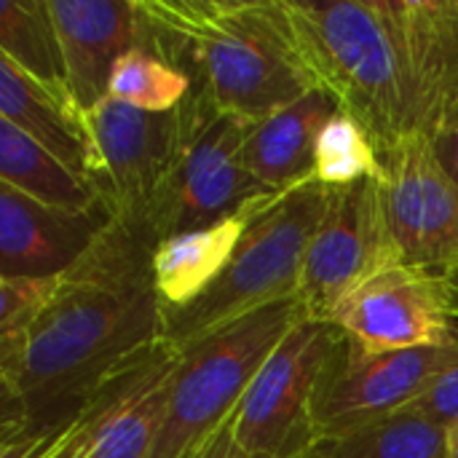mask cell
<instances>
[{"instance_id": "obj_1", "label": "cell", "mask_w": 458, "mask_h": 458, "mask_svg": "<svg viewBox=\"0 0 458 458\" xmlns=\"http://www.w3.org/2000/svg\"><path fill=\"white\" fill-rule=\"evenodd\" d=\"M156 247L158 236L145 217L115 215L59 276L24 349L0 368V458H51L89 392L164 338Z\"/></svg>"}, {"instance_id": "obj_2", "label": "cell", "mask_w": 458, "mask_h": 458, "mask_svg": "<svg viewBox=\"0 0 458 458\" xmlns=\"http://www.w3.org/2000/svg\"><path fill=\"white\" fill-rule=\"evenodd\" d=\"M140 48L217 110L263 121L319 89L284 0H137Z\"/></svg>"}, {"instance_id": "obj_3", "label": "cell", "mask_w": 458, "mask_h": 458, "mask_svg": "<svg viewBox=\"0 0 458 458\" xmlns=\"http://www.w3.org/2000/svg\"><path fill=\"white\" fill-rule=\"evenodd\" d=\"M284 5L317 83L365 126L376 150L424 131L427 105L394 0H284Z\"/></svg>"}, {"instance_id": "obj_4", "label": "cell", "mask_w": 458, "mask_h": 458, "mask_svg": "<svg viewBox=\"0 0 458 458\" xmlns=\"http://www.w3.org/2000/svg\"><path fill=\"white\" fill-rule=\"evenodd\" d=\"M327 199L330 188L319 180H306L258 201L247 215L233 258L209 290L185 309L164 314V338L182 352L233 319L301 298L306 252Z\"/></svg>"}, {"instance_id": "obj_5", "label": "cell", "mask_w": 458, "mask_h": 458, "mask_svg": "<svg viewBox=\"0 0 458 458\" xmlns=\"http://www.w3.org/2000/svg\"><path fill=\"white\" fill-rule=\"evenodd\" d=\"M309 317L290 298L233 319L180 352L164 427L148 458H188L228 424L279 341Z\"/></svg>"}, {"instance_id": "obj_6", "label": "cell", "mask_w": 458, "mask_h": 458, "mask_svg": "<svg viewBox=\"0 0 458 458\" xmlns=\"http://www.w3.org/2000/svg\"><path fill=\"white\" fill-rule=\"evenodd\" d=\"M177 110V148L148 204V223L158 242L207 228L276 196L247 166L244 148L255 121L217 110L193 91Z\"/></svg>"}, {"instance_id": "obj_7", "label": "cell", "mask_w": 458, "mask_h": 458, "mask_svg": "<svg viewBox=\"0 0 458 458\" xmlns=\"http://www.w3.org/2000/svg\"><path fill=\"white\" fill-rule=\"evenodd\" d=\"M454 365H458V344L368 352L341 333L311 400L317 440H338L365 424L411 408L429 384Z\"/></svg>"}, {"instance_id": "obj_8", "label": "cell", "mask_w": 458, "mask_h": 458, "mask_svg": "<svg viewBox=\"0 0 458 458\" xmlns=\"http://www.w3.org/2000/svg\"><path fill=\"white\" fill-rule=\"evenodd\" d=\"M341 330L303 317L266 357L236 416L239 445L260 456H298L317 443L311 400Z\"/></svg>"}, {"instance_id": "obj_9", "label": "cell", "mask_w": 458, "mask_h": 458, "mask_svg": "<svg viewBox=\"0 0 458 458\" xmlns=\"http://www.w3.org/2000/svg\"><path fill=\"white\" fill-rule=\"evenodd\" d=\"M403 263L378 177L330 188L327 209L309 244L301 303L311 319L330 322L335 306L373 274Z\"/></svg>"}, {"instance_id": "obj_10", "label": "cell", "mask_w": 458, "mask_h": 458, "mask_svg": "<svg viewBox=\"0 0 458 458\" xmlns=\"http://www.w3.org/2000/svg\"><path fill=\"white\" fill-rule=\"evenodd\" d=\"M378 185L403 263L443 271L458 260V182L427 131L378 150Z\"/></svg>"}, {"instance_id": "obj_11", "label": "cell", "mask_w": 458, "mask_h": 458, "mask_svg": "<svg viewBox=\"0 0 458 458\" xmlns=\"http://www.w3.org/2000/svg\"><path fill=\"white\" fill-rule=\"evenodd\" d=\"M330 322L368 352L458 344V319L440 274L408 263H394L354 287Z\"/></svg>"}, {"instance_id": "obj_12", "label": "cell", "mask_w": 458, "mask_h": 458, "mask_svg": "<svg viewBox=\"0 0 458 458\" xmlns=\"http://www.w3.org/2000/svg\"><path fill=\"white\" fill-rule=\"evenodd\" d=\"M99 153V199L115 215L148 220V204L174 156L180 110L148 113L113 97L86 113Z\"/></svg>"}, {"instance_id": "obj_13", "label": "cell", "mask_w": 458, "mask_h": 458, "mask_svg": "<svg viewBox=\"0 0 458 458\" xmlns=\"http://www.w3.org/2000/svg\"><path fill=\"white\" fill-rule=\"evenodd\" d=\"M110 220L107 207L67 212L0 182V276L56 279L67 274Z\"/></svg>"}, {"instance_id": "obj_14", "label": "cell", "mask_w": 458, "mask_h": 458, "mask_svg": "<svg viewBox=\"0 0 458 458\" xmlns=\"http://www.w3.org/2000/svg\"><path fill=\"white\" fill-rule=\"evenodd\" d=\"M62 43L67 89L89 113L107 99L118 59L140 48L137 0H48Z\"/></svg>"}, {"instance_id": "obj_15", "label": "cell", "mask_w": 458, "mask_h": 458, "mask_svg": "<svg viewBox=\"0 0 458 458\" xmlns=\"http://www.w3.org/2000/svg\"><path fill=\"white\" fill-rule=\"evenodd\" d=\"M0 118L21 129L40 148L56 156L72 174L97 193L102 166L86 121L72 97L56 94L0 56ZM99 196V193H97Z\"/></svg>"}, {"instance_id": "obj_16", "label": "cell", "mask_w": 458, "mask_h": 458, "mask_svg": "<svg viewBox=\"0 0 458 458\" xmlns=\"http://www.w3.org/2000/svg\"><path fill=\"white\" fill-rule=\"evenodd\" d=\"M341 102L327 89H314L298 102L252 123L247 137V166L263 188L284 193L306 180H314V148L322 126Z\"/></svg>"}, {"instance_id": "obj_17", "label": "cell", "mask_w": 458, "mask_h": 458, "mask_svg": "<svg viewBox=\"0 0 458 458\" xmlns=\"http://www.w3.org/2000/svg\"><path fill=\"white\" fill-rule=\"evenodd\" d=\"M180 365V349L166 338L140 349L113 368L83 400L81 411L64 429L51 458H86L99 437L148 394H153Z\"/></svg>"}, {"instance_id": "obj_18", "label": "cell", "mask_w": 458, "mask_h": 458, "mask_svg": "<svg viewBox=\"0 0 458 458\" xmlns=\"http://www.w3.org/2000/svg\"><path fill=\"white\" fill-rule=\"evenodd\" d=\"M252 207L207 228L185 231L158 242L153 252V282L164 314L193 303L223 274L242 242Z\"/></svg>"}, {"instance_id": "obj_19", "label": "cell", "mask_w": 458, "mask_h": 458, "mask_svg": "<svg viewBox=\"0 0 458 458\" xmlns=\"http://www.w3.org/2000/svg\"><path fill=\"white\" fill-rule=\"evenodd\" d=\"M416 81L427 105V126L458 97V0H394Z\"/></svg>"}, {"instance_id": "obj_20", "label": "cell", "mask_w": 458, "mask_h": 458, "mask_svg": "<svg viewBox=\"0 0 458 458\" xmlns=\"http://www.w3.org/2000/svg\"><path fill=\"white\" fill-rule=\"evenodd\" d=\"M0 182L56 209L91 212L107 207L89 182L72 174L56 156L21 129L0 118Z\"/></svg>"}, {"instance_id": "obj_21", "label": "cell", "mask_w": 458, "mask_h": 458, "mask_svg": "<svg viewBox=\"0 0 458 458\" xmlns=\"http://www.w3.org/2000/svg\"><path fill=\"white\" fill-rule=\"evenodd\" d=\"M0 56L40 86L72 97L48 0H0Z\"/></svg>"}, {"instance_id": "obj_22", "label": "cell", "mask_w": 458, "mask_h": 458, "mask_svg": "<svg viewBox=\"0 0 458 458\" xmlns=\"http://www.w3.org/2000/svg\"><path fill=\"white\" fill-rule=\"evenodd\" d=\"M319 443L327 458H448V432L408 408Z\"/></svg>"}, {"instance_id": "obj_23", "label": "cell", "mask_w": 458, "mask_h": 458, "mask_svg": "<svg viewBox=\"0 0 458 458\" xmlns=\"http://www.w3.org/2000/svg\"><path fill=\"white\" fill-rule=\"evenodd\" d=\"M373 174H378V150L365 126L341 107L317 137L314 180L325 188H346Z\"/></svg>"}, {"instance_id": "obj_24", "label": "cell", "mask_w": 458, "mask_h": 458, "mask_svg": "<svg viewBox=\"0 0 458 458\" xmlns=\"http://www.w3.org/2000/svg\"><path fill=\"white\" fill-rule=\"evenodd\" d=\"M191 81L145 48L123 54L113 70L107 97L148 113H169L185 102Z\"/></svg>"}, {"instance_id": "obj_25", "label": "cell", "mask_w": 458, "mask_h": 458, "mask_svg": "<svg viewBox=\"0 0 458 458\" xmlns=\"http://www.w3.org/2000/svg\"><path fill=\"white\" fill-rule=\"evenodd\" d=\"M56 279H5L0 276V368L11 365L46 306L56 293Z\"/></svg>"}, {"instance_id": "obj_26", "label": "cell", "mask_w": 458, "mask_h": 458, "mask_svg": "<svg viewBox=\"0 0 458 458\" xmlns=\"http://www.w3.org/2000/svg\"><path fill=\"white\" fill-rule=\"evenodd\" d=\"M172 378L174 373L140 405H134L129 413H123L91 448L86 458H148L150 448L156 445V437L164 427L169 394H172Z\"/></svg>"}, {"instance_id": "obj_27", "label": "cell", "mask_w": 458, "mask_h": 458, "mask_svg": "<svg viewBox=\"0 0 458 458\" xmlns=\"http://www.w3.org/2000/svg\"><path fill=\"white\" fill-rule=\"evenodd\" d=\"M408 411H416L445 432L454 429L458 424V365L443 370Z\"/></svg>"}, {"instance_id": "obj_28", "label": "cell", "mask_w": 458, "mask_h": 458, "mask_svg": "<svg viewBox=\"0 0 458 458\" xmlns=\"http://www.w3.org/2000/svg\"><path fill=\"white\" fill-rule=\"evenodd\" d=\"M432 148L437 153V161L443 164V169L458 182V97L451 99L429 123L427 129Z\"/></svg>"}, {"instance_id": "obj_29", "label": "cell", "mask_w": 458, "mask_h": 458, "mask_svg": "<svg viewBox=\"0 0 458 458\" xmlns=\"http://www.w3.org/2000/svg\"><path fill=\"white\" fill-rule=\"evenodd\" d=\"M301 456V454H298ZM298 456H260V454H250L239 445L236 435H233V419L228 424H223L199 451H193L188 458H298Z\"/></svg>"}, {"instance_id": "obj_30", "label": "cell", "mask_w": 458, "mask_h": 458, "mask_svg": "<svg viewBox=\"0 0 458 458\" xmlns=\"http://www.w3.org/2000/svg\"><path fill=\"white\" fill-rule=\"evenodd\" d=\"M437 274H440V279H443V284H445L451 311H454V317L458 319V260L456 263H451V266H445V268L437 271Z\"/></svg>"}, {"instance_id": "obj_31", "label": "cell", "mask_w": 458, "mask_h": 458, "mask_svg": "<svg viewBox=\"0 0 458 458\" xmlns=\"http://www.w3.org/2000/svg\"><path fill=\"white\" fill-rule=\"evenodd\" d=\"M298 458H327V454H325V445L317 440L314 445H309V448H306V451H303Z\"/></svg>"}, {"instance_id": "obj_32", "label": "cell", "mask_w": 458, "mask_h": 458, "mask_svg": "<svg viewBox=\"0 0 458 458\" xmlns=\"http://www.w3.org/2000/svg\"><path fill=\"white\" fill-rule=\"evenodd\" d=\"M448 458H458V424L448 429Z\"/></svg>"}]
</instances>
